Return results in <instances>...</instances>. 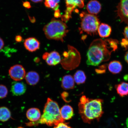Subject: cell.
<instances>
[{
  "instance_id": "33",
  "label": "cell",
  "mask_w": 128,
  "mask_h": 128,
  "mask_svg": "<svg viewBox=\"0 0 128 128\" xmlns=\"http://www.w3.org/2000/svg\"><path fill=\"white\" fill-rule=\"evenodd\" d=\"M124 58L126 62L128 64V51L126 53L124 56Z\"/></svg>"
},
{
  "instance_id": "13",
  "label": "cell",
  "mask_w": 128,
  "mask_h": 128,
  "mask_svg": "<svg viewBox=\"0 0 128 128\" xmlns=\"http://www.w3.org/2000/svg\"><path fill=\"white\" fill-rule=\"evenodd\" d=\"M60 112L61 116L65 121L72 119L74 114L73 108L68 105L64 106L60 109Z\"/></svg>"
},
{
  "instance_id": "23",
  "label": "cell",
  "mask_w": 128,
  "mask_h": 128,
  "mask_svg": "<svg viewBox=\"0 0 128 128\" xmlns=\"http://www.w3.org/2000/svg\"><path fill=\"white\" fill-rule=\"evenodd\" d=\"M74 10L71 8H67L65 14L62 16V20L65 22L68 20L69 19L71 18L72 12Z\"/></svg>"
},
{
  "instance_id": "4",
  "label": "cell",
  "mask_w": 128,
  "mask_h": 128,
  "mask_svg": "<svg viewBox=\"0 0 128 128\" xmlns=\"http://www.w3.org/2000/svg\"><path fill=\"white\" fill-rule=\"evenodd\" d=\"M48 39L64 41L68 30V26L64 22L60 20L52 19L43 29Z\"/></svg>"
},
{
  "instance_id": "6",
  "label": "cell",
  "mask_w": 128,
  "mask_h": 128,
  "mask_svg": "<svg viewBox=\"0 0 128 128\" xmlns=\"http://www.w3.org/2000/svg\"><path fill=\"white\" fill-rule=\"evenodd\" d=\"M9 74L12 79L17 81L23 80L26 75L24 68L22 65L19 64L11 67L9 70Z\"/></svg>"
},
{
  "instance_id": "18",
  "label": "cell",
  "mask_w": 128,
  "mask_h": 128,
  "mask_svg": "<svg viewBox=\"0 0 128 128\" xmlns=\"http://www.w3.org/2000/svg\"><path fill=\"white\" fill-rule=\"evenodd\" d=\"M117 92L121 97L128 95V83L122 82L116 86Z\"/></svg>"
},
{
  "instance_id": "35",
  "label": "cell",
  "mask_w": 128,
  "mask_h": 128,
  "mask_svg": "<svg viewBox=\"0 0 128 128\" xmlns=\"http://www.w3.org/2000/svg\"><path fill=\"white\" fill-rule=\"evenodd\" d=\"M126 124H127V126H128V120H127V122H126Z\"/></svg>"
},
{
  "instance_id": "7",
  "label": "cell",
  "mask_w": 128,
  "mask_h": 128,
  "mask_svg": "<svg viewBox=\"0 0 128 128\" xmlns=\"http://www.w3.org/2000/svg\"><path fill=\"white\" fill-rule=\"evenodd\" d=\"M116 9L117 14L121 21L128 24V0H120Z\"/></svg>"
},
{
  "instance_id": "26",
  "label": "cell",
  "mask_w": 128,
  "mask_h": 128,
  "mask_svg": "<svg viewBox=\"0 0 128 128\" xmlns=\"http://www.w3.org/2000/svg\"><path fill=\"white\" fill-rule=\"evenodd\" d=\"M54 128H72L70 126H68L67 123L64 122H60L55 126Z\"/></svg>"
},
{
  "instance_id": "21",
  "label": "cell",
  "mask_w": 128,
  "mask_h": 128,
  "mask_svg": "<svg viewBox=\"0 0 128 128\" xmlns=\"http://www.w3.org/2000/svg\"><path fill=\"white\" fill-rule=\"evenodd\" d=\"M75 82L78 84H84L85 82L86 77L84 71L80 70L77 71L74 77Z\"/></svg>"
},
{
  "instance_id": "19",
  "label": "cell",
  "mask_w": 128,
  "mask_h": 128,
  "mask_svg": "<svg viewBox=\"0 0 128 128\" xmlns=\"http://www.w3.org/2000/svg\"><path fill=\"white\" fill-rule=\"evenodd\" d=\"M67 8L74 9L76 7L82 8L84 7V0H66Z\"/></svg>"
},
{
  "instance_id": "15",
  "label": "cell",
  "mask_w": 128,
  "mask_h": 128,
  "mask_svg": "<svg viewBox=\"0 0 128 128\" xmlns=\"http://www.w3.org/2000/svg\"><path fill=\"white\" fill-rule=\"evenodd\" d=\"M25 78L27 84L30 85L34 86L39 82L40 76L36 72L32 71L26 74Z\"/></svg>"
},
{
  "instance_id": "28",
  "label": "cell",
  "mask_w": 128,
  "mask_h": 128,
  "mask_svg": "<svg viewBox=\"0 0 128 128\" xmlns=\"http://www.w3.org/2000/svg\"><path fill=\"white\" fill-rule=\"evenodd\" d=\"M23 6L24 7L28 9H30L31 8V4L28 1H26L23 2Z\"/></svg>"
},
{
  "instance_id": "14",
  "label": "cell",
  "mask_w": 128,
  "mask_h": 128,
  "mask_svg": "<svg viewBox=\"0 0 128 128\" xmlns=\"http://www.w3.org/2000/svg\"><path fill=\"white\" fill-rule=\"evenodd\" d=\"M75 86V81L73 76L67 75L63 77L62 81V86L63 89L68 90L73 89Z\"/></svg>"
},
{
  "instance_id": "8",
  "label": "cell",
  "mask_w": 128,
  "mask_h": 128,
  "mask_svg": "<svg viewBox=\"0 0 128 128\" xmlns=\"http://www.w3.org/2000/svg\"><path fill=\"white\" fill-rule=\"evenodd\" d=\"M42 58L50 66H55L60 63L61 61L60 54L55 51L50 53H45L43 55Z\"/></svg>"
},
{
  "instance_id": "9",
  "label": "cell",
  "mask_w": 128,
  "mask_h": 128,
  "mask_svg": "<svg viewBox=\"0 0 128 128\" xmlns=\"http://www.w3.org/2000/svg\"><path fill=\"white\" fill-rule=\"evenodd\" d=\"M26 49L30 52H36L39 49L40 46L39 42L36 38L31 37L26 39L24 43Z\"/></svg>"
},
{
  "instance_id": "3",
  "label": "cell",
  "mask_w": 128,
  "mask_h": 128,
  "mask_svg": "<svg viewBox=\"0 0 128 128\" xmlns=\"http://www.w3.org/2000/svg\"><path fill=\"white\" fill-rule=\"evenodd\" d=\"M103 102V100L100 99H89L86 103H79V113L84 122L90 124L94 120H100L104 113Z\"/></svg>"
},
{
  "instance_id": "12",
  "label": "cell",
  "mask_w": 128,
  "mask_h": 128,
  "mask_svg": "<svg viewBox=\"0 0 128 128\" xmlns=\"http://www.w3.org/2000/svg\"><path fill=\"white\" fill-rule=\"evenodd\" d=\"M26 116L31 122H36L39 120L41 116L40 112L39 109L32 108L29 109L27 111Z\"/></svg>"
},
{
  "instance_id": "31",
  "label": "cell",
  "mask_w": 128,
  "mask_h": 128,
  "mask_svg": "<svg viewBox=\"0 0 128 128\" xmlns=\"http://www.w3.org/2000/svg\"><path fill=\"white\" fill-rule=\"evenodd\" d=\"M4 43L3 40L0 37V50H2L4 48Z\"/></svg>"
},
{
  "instance_id": "32",
  "label": "cell",
  "mask_w": 128,
  "mask_h": 128,
  "mask_svg": "<svg viewBox=\"0 0 128 128\" xmlns=\"http://www.w3.org/2000/svg\"><path fill=\"white\" fill-rule=\"evenodd\" d=\"M55 17L56 18H58L60 16H61L60 14V10H58L56 11L55 13Z\"/></svg>"
},
{
  "instance_id": "20",
  "label": "cell",
  "mask_w": 128,
  "mask_h": 128,
  "mask_svg": "<svg viewBox=\"0 0 128 128\" xmlns=\"http://www.w3.org/2000/svg\"><path fill=\"white\" fill-rule=\"evenodd\" d=\"M11 116V112L8 108L6 107L0 108V121L2 122L7 121Z\"/></svg>"
},
{
  "instance_id": "24",
  "label": "cell",
  "mask_w": 128,
  "mask_h": 128,
  "mask_svg": "<svg viewBox=\"0 0 128 128\" xmlns=\"http://www.w3.org/2000/svg\"><path fill=\"white\" fill-rule=\"evenodd\" d=\"M8 93V89L6 86L0 84V99L4 98L7 97Z\"/></svg>"
},
{
  "instance_id": "25",
  "label": "cell",
  "mask_w": 128,
  "mask_h": 128,
  "mask_svg": "<svg viewBox=\"0 0 128 128\" xmlns=\"http://www.w3.org/2000/svg\"><path fill=\"white\" fill-rule=\"evenodd\" d=\"M121 46L124 50H126L128 49V39L125 38L122 40L120 42Z\"/></svg>"
},
{
  "instance_id": "29",
  "label": "cell",
  "mask_w": 128,
  "mask_h": 128,
  "mask_svg": "<svg viewBox=\"0 0 128 128\" xmlns=\"http://www.w3.org/2000/svg\"><path fill=\"white\" fill-rule=\"evenodd\" d=\"M124 34L125 38L128 39V26L124 28Z\"/></svg>"
},
{
  "instance_id": "1",
  "label": "cell",
  "mask_w": 128,
  "mask_h": 128,
  "mask_svg": "<svg viewBox=\"0 0 128 128\" xmlns=\"http://www.w3.org/2000/svg\"><path fill=\"white\" fill-rule=\"evenodd\" d=\"M118 40L112 39L94 40L91 43L87 52L88 65L97 66L102 62L110 60L112 52L117 49Z\"/></svg>"
},
{
  "instance_id": "10",
  "label": "cell",
  "mask_w": 128,
  "mask_h": 128,
  "mask_svg": "<svg viewBox=\"0 0 128 128\" xmlns=\"http://www.w3.org/2000/svg\"><path fill=\"white\" fill-rule=\"evenodd\" d=\"M26 90V85L23 82H14L12 84L11 91L14 95L20 96L23 95Z\"/></svg>"
},
{
  "instance_id": "27",
  "label": "cell",
  "mask_w": 128,
  "mask_h": 128,
  "mask_svg": "<svg viewBox=\"0 0 128 128\" xmlns=\"http://www.w3.org/2000/svg\"><path fill=\"white\" fill-rule=\"evenodd\" d=\"M105 67V65L102 66H101L100 68L96 70V72L97 73H98L100 74L104 73L106 71L104 69Z\"/></svg>"
},
{
  "instance_id": "30",
  "label": "cell",
  "mask_w": 128,
  "mask_h": 128,
  "mask_svg": "<svg viewBox=\"0 0 128 128\" xmlns=\"http://www.w3.org/2000/svg\"><path fill=\"white\" fill-rule=\"evenodd\" d=\"M22 40H23V38H22V37L20 35H18V36H16L15 40L17 42H20L22 41Z\"/></svg>"
},
{
  "instance_id": "17",
  "label": "cell",
  "mask_w": 128,
  "mask_h": 128,
  "mask_svg": "<svg viewBox=\"0 0 128 128\" xmlns=\"http://www.w3.org/2000/svg\"><path fill=\"white\" fill-rule=\"evenodd\" d=\"M108 68L109 71L113 74H118L122 70V66L119 61L113 60L109 64Z\"/></svg>"
},
{
  "instance_id": "16",
  "label": "cell",
  "mask_w": 128,
  "mask_h": 128,
  "mask_svg": "<svg viewBox=\"0 0 128 128\" xmlns=\"http://www.w3.org/2000/svg\"><path fill=\"white\" fill-rule=\"evenodd\" d=\"M112 32L111 27L108 24L102 23L99 26L98 32L102 38H107L110 36Z\"/></svg>"
},
{
  "instance_id": "11",
  "label": "cell",
  "mask_w": 128,
  "mask_h": 128,
  "mask_svg": "<svg viewBox=\"0 0 128 128\" xmlns=\"http://www.w3.org/2000/svg\"><path fill=\"white\" fill-rule=\"evenodd\" d=\"M102 8L101 4L96 0L90 1L87 6V10L89 13L96 16L100 12Z\"/></svg>"
},
{
  "instance_id": "2",
  "label": "cell",
  "mask_w": 128,
  "mask_h": 128,
  "mask_svg": "<svg viewBox=\"0 0 128 128\" xmlns=\"http://www.w3.org/2000/svg\"><path fill=\"white\" fill-rule=\"evenodd\" d=\"M60 109L56 102L48 98L45 104L44 112L39 121L36 122H29L28 126L38 125L39 124H46L48 126H55L64 122L60 116Z\"/></svg>"
},
{
  "instance_id": "5",
  "label": "cell",
  "mask_w": 128,
  "mask_h": 128,
  "mask_svg": "<svg viewBox=\"0 0 128 128\" xmlns=\"http://www.w3.org/2000/svg\"><path fill=\"white\" fill-rule=\"evenodd\" d=\"M80 16L81 32H85L92 36L96 34L100 24V20L97 16L83 12L80 14Z\"/></svg>"
},
{
  "instance_id": "22",
  "label": "cell",
  "mask_w": 128,
  "mask_h": 128,
  "mask_svg": "<svg viewBox=\"0 0 128 128\" xmlns=\"http://www.w3.org/2000/svg\"><path fill=\"white\" fill-rule=\"evenodd\" d=\"M60 1V0H45L44 4L46 7L56 11L58 10Z\"/></svg>"
},
{
  "instance_id": "34",
  "label": "cell",
  "mask_w": 128,
  "mask_h": 128,
  "mask_svg": "<svg viewBox=\"0 0 128 128\" xmlns=\"http://www.w3.org/2000/svg\"><path fill=\"white\" fill-rule=\"evenodd\" d=\"M31 0L34 2L38 3L42 2L43 0Z\"/></svg>"
}]
</instances>
